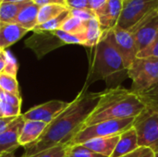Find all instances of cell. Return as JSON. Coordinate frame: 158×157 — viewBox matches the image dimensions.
Here are the masks:
<instances>
[{
	"instance_id": "obj_17",
	"label": "cell",
	"mask_w": 158,
	"mask_h": 157,
	"mask_svg": "<svg viewBox=\"0 0 158 157\" xmlns=\"http://www.w3.org/2000/svg\"><path fill=\"white\" fill-rule=\"evenodd\" d=\"M35 33L40 34L41 38L40 39L37 38L34 41V43H29L28 46L32 48L39 57L56 49V47H59L64 44L54 34L53 31H44V32H35Z\"/></svg>"
},
{
	"instance_id": "obj_18",
	"label": "cell",
	"mask_w": 158,
	"mask_h": 157,
	"mask_svg": "<svg viewBox=\"0 0 158 157\" xmlns=\"http://www.w3.org/2000/svg\"><path fill=\"white\" fill-rule=\"evenodd\" d=\"M20 96L0 90V110L4 118H17L21 116Z\"/></svg>"
},
{
	"instance_id": "obj_16",
	"label": "cell",
	"mask_w": 158,
	"mask_h": 157,
	"mask_svg": "<svg viewBox=\"0 0 158 157\" xmlns=\"http://www.w3.org/2000/svg\"><path fill=\"white\" fill-rule=\"evenodd\" d=\"M139 146L138 143V136L136 130L133 127L124 131L120 134L118 142L115 147V150L111 157H121L125 155H128L134 150H136Z\"/></svg>"
},
{
	"instance_id": "obj_39",
	"label": "cell",
	"mask_w": 158,
	"mask_h": 157,
	"mask_svg": "<svg viewBox=\"0 0 158 157\" xmlns=\"http://www.w3.org/2000/svg\"><path fill=\"white\" fill-rule=\"evenodd\" d=\"M0 157H16L14 155L13 153H5V154H2L0 155Z\"/></svg>"
},
{
	"instance_id": "obj_7",
	"label": "cell",
	"mask_w": 158,
	"mask_h": 157,
	"mask_svg": "<svg viewBox=\"0 0 158 157\" xmlns=\"http://www.w3.org/2000/svg\"><path fill=\"white\" fill-rule=\"evenodd\" d=\"M156 11L158 0H124L117 27L129 31Z\"/></svg>"
},
{
	"instance_id": "obj_35",
	"label": "cell",
	"mask_w": 158,
	"mask_h": 157,
	"mask_svg": "<svg viewBox=\"0 0 158 157\" xmlns=\"http://www.w3.org/2000/svg\"><path fill=\"white\" fill-rule=\"evenodd\" d=\"M108 0H88V8L93 11H97L101 7H103Z\"/></svg>"
},
{
	"instance_id": "obj_38",
	"label": "cell",
	"mask_w": 158,
	"mask_h": 157,
	"mask_svg": "<svg viewBox=\"0 0 158 157\" xmlns=\"http://www.w3.org/2000/svg\"><path fill=\"white\" fill-rule=\"evenodd\" d=\"M6 64V50H0V74L4 72Z\"/></svg>"
},
{
	"instance_id": "obj_33",
	"label": "cell",
	"mask_w": 158,
	"mask_h": 157,
	"mask_svg": "<svg viewBox=\"0 0 158 157\" xmlns=\"http://www.w3.org/2000/svg\"><path fill=\"white\" fill-rule=\"evenodd\" d=\"M155 154L152 150L146 147H138L133 152L121 157H154Z\"/></svg>"
},
{
	"instance_id": "obj_11",
	"label": "cell",
	"mask_w": 158,
	"mask_h": 157,
	"mask_svg": "<svg viewBox=\"0 0 158 157\" xmlns=\"http://www.w3.org/2000/svg\"><path fill=\"white\" fill-rule=\"evenodd\" d=\"M123 3L124 0H108L103 7L94 12L105 34L117 27L123 8Z\"/></svg>"
},
{
	"instance_id": "obj_12",
	"label": "cell",
	"mask_w": 158,
	"mask_h": 157,
	"mask_svg": "<svg viewBox=\"0 0 158 157\" xmlns=\"http://www.w3.org/2000/svg\"><path fill=\"white\" fill-rule=\"evenodd\" d=\"M24 124L21 116L16 118L2 132H0V155L5 153H13L19 147V137Z\"/></svg>"
},
{
	"instance_id": "obj_44",
	"label": "cell",
	"mask_w": 158,
	"mask_h": 157,
	"mask_svg": "<svg viewBox=\"0 0 158 157\" xmlns=\"http://www.w3.org/2000/svg\"><path fill=\"white\" fill-rule=\"evenodd\" d=\"M64 157H69V156H68V155H66V156H64Z\"/></svg>"
},
{
	"instance_id": "obj_31",
	"label": "cell",
	"mask_w": 158,
	"mask_h": 157,
	"mask_svg": "<svg viewBox=\"0 0 158 157\" xmlns=\"http://www.w3.org/2000/svg\"><path fill=\"white\" fill-rule=\"evenodd\" d=\"M69 14L73 17H76L83 21H88L96 18L94 11L90 8H82V9H69Z\"/></svg>"
},
{
	"instance_id": "obj_40",
	"label": "cell",
	"mask_w": 158,
	"mask_h": 157,
	"mask_svg": "<svg viewBox=\"0 0 158 157\" xmlns=\"http://www.w3.org/2000/svg\"><path fill=\"white\" fill-rule=\"evenodd\" d=\"M20 1H24V0H5L4 2H20Z\"/></svg>"
},
{
	"instance_id": "obj_30",
	"label": "cell",
	"mask_w": 158,
	"mask_h": 157,
	"mask_svg": "<svg viewBox=\"0 0 158 157\" xmlns=\"http://www.w3.org/2000/svg\"><path fill=\"white\" fill-rule=\"evenodd\" d=\"M137 57H157L158 58V33L153 42L143 50L138 53Z\"/></svg>"
},
{
	"instance_id": "obj_24",
	"label": "cell",
	"mask_w": 158,
	"mask_h": 157,
	"mask_svg": "<svg viewBox=\"0 0 158 157\" xmlns=\"http://www.w3.org/2000/svg\"><path fill=\"white\" fill-rule=\"evenodd\" d=\"M69 16V9L64 11L59 16L44 22L42 24L36 25V27L32 30L34 32H44V31H54L59 30L65 19Z\"/></svg>"
},
{
	"instance_id": "obj_41",
	"label": "cell",
	"mask_w": 158,
	"mask_h": 157,
	"mask_svg": "<svg viewBox=\"0 0 158 157\" xmlns=\"http://www.w3.org/2000/svg\"><path fill=\"white\" fill-rule=\"evenodd\" d=\"M4 1H5V0H0V6L4 3Z\"/></svg>"
},
{
	"instance_id": "obj_9",
	"label": "cell",
	"mask_w": 158,
	"mask_h": 157,
	"mask_svg": "<svg viewBox=\"0 0 158 157\" xmlns=\"http://www.w3.org/2000/svg\"><path fill=\"white\" fill-rule=\"evenodd\" d=\"M69 104L60 100H52L29 109L21 114V117L24 120L41 121L48 125L68 107Z\"/></svg>"
},
{
	"instance_id": "obj_23",
	"label": "cell",
	"mask_w": 158,
	"mask_h": 157,
	"mask_svg": "<svg viewBox=\"0 0 158 157\" xmlns=\"http://www.w3.org/2000/svg\"><path fill=\"white\" fill-rule=\"evenodd\" d=\"M69 8H68L65 6H61V5H44L40 6L39 8V12H38V18H37V23L38 24H42L44 23L57 16H59L61 13H63L64 11L68 10ZM37 24V25H38Z\"/></svg>"
},
{
	"instance_id": "obj_25",
	"label": "cell",
	"mask_w": 158,
	"mask_h": 157,
	"mask_svg": "<svg viewBox=\"0 0 158 157\" xmlns=\"http://www.w3.org/2000/svg\"><path fill=\"white\" fill-rule=\"evenodd\" d=\"M146 108L158 111V81L149 89L138 94Z\"/></svg>"
},
{
	"instance_id": "obj_13",
	"label": "cell",
	"mask_w": 158,
	"mask_h": 157,
	"mask_svg": "<svg viewBox=\"0 0 158 157\" xmlns=\"http://www.w3.org/2000/svg\"><path fill=\"white\" fill-rule=\"evenodd\" d=\"M29 31L19 24L0 22V50H6L21 39Z\"/></svg>"
},
{
	"instance_id": "obj_34",
	"label": "cell",
	"mask_w": 158,
	"mask_h": 157,
	"mask_svg": "<svg viewBox=\"0 0 158 157\" xmlns=\"http://www.w3.org/2000/svg\"><path fill=\"white\" fill-rule=\"evenodd\" d=\"M66 6L69 9L88 8V0H66Z\"/></svg>"
},
{
	"instance_id": "obj_6",
	"label": "cell",
	"mask_w": 158,
	"mask_h": 157,
	"mask_svg": "<svg viewBox=\"0 0 158 157\" xmlns=\"http://www.w3.org/2000/svg\"><path fill=\"white\" fill-rule=\"evenodd\" d=\"M132 127L136 130L139 146L158 154V111L145 107L134 118Z\"/></svg>"
},
{
	"instance_id": "obj_8",
	"label": "cell",
	"mask_w": 158,
	"mask_h": 157,
	"mask_svg": "<svg viewBox=\"0 0 158 157\" xmlns=\"http://www.w3.org/2000/svg\"><path fill=\"white\" fill-rule=\"evenodd\" d=\"M112 43L119 53L127 68L133 63L138 55V49L132 33L118 27L106 32Z\"/></svg>"
},
{
	"instance_id": "obj_20",
	"label": "cell",
	"mask_w": 158,
	"mask_h": 157,
	"mask_svg": "<svg viewBox=\"0 0 158 157\" xmlns=\"http://www.w3.org/2000/svg\"><path fill=\"white\" fill-rule=\"evenodd\" d=\"M31 0H24L20 2H4L0 6V22L13 23L20 10L29 5Z\"/></svg>"
},
{
	"instance_id": "obj_10",
	"label": "cell",
	"mask_w": 158,
	"mask_h": 157,
	"mask_svg": "<svg viewBox=\"0 0 158 157\" xmlns=\"http://www.w3.org/2000/svg\"><path fill=\"white\" fill-rule=\"evenodd\" d=\"M134 37L138 53L146 48L158 33V11L129 30Z\"/></svg>"
},
{
	"instance_id": "obj_29",
	"label": "cell",
	"mask_w": 158,
	"mask_h": 157,
	"mask_svg": "<svg viewBox=\"0 0 158 157\" xmlns=\"http://www.w3.org/2000/svg\"><path fill=\"white\" fill-rule=\"evenodd\" d=\"M54 34L64 43V44H81L83 45L85 44L84 38L79 35L71 34L67 31H64L62 30H56L53 31Z\"/></svg>"
},
{
	"instance_id": "obj_42",
	"label": "cell",
	"mask_w": 158,
	"mask_h": 157,
	"mask_svg": "<svg viewBox=\"0 0 158 157\" xmlns=\"http://www.w3.org/2000/svg\"><path fill=\"white\" fill-rule=\"evenodd\" d=\"M0 118H4L3 115H2V113H1V110H0Z\"/></svg>"
},
{
	"instance_id": "obj_26",
	"label": "cell",
	"mask_w": 158,
	"mask_h": 157,
	"mask_svg": "<svg viewBox=\"0 0 158 157\" xmlns=\"http://www.w3.org/2000/svg\"><path fill=\"white\" fill-rule=\"evenodd\" d=\"M0 90L16 96H20L17 78L7 73L3 72L0 74Z\"/></svg>"
},
{
	"instance_id": "obj_43",
	"label": "cell",
	"mask_w": 158,
	"mask_h": 157,
	"mask_svg": "<svg viewBox=\"0 0 158 157\" xmlns=\"http://www.w3.org/2000/svg\"><path fill=\"white\" fill-rule=\"evenodd\" d=\"M154 157H158V154H156V155H155V156Z\"/></svg>"
},
{
	"instance_id": "obj_14",
	"label": "cell",
	"mask_w": 158,
	"mask_h": 157,
	"mask_svg": "<svg viewBox=\"0 0 158 157\" xmlns=\"http://www.w3.org/2000/svg\"><path fill=\"white\" fill-rule=\"evenodd\" d=\"M46 127L47 124L44 122L34 121V120H24V124L19 137V145L25 147L36 142L42 136Z\"/></svg>"
},
{
	"instance_id": "obj_15",
	"label": "cell",
	"mask_w": 158,
	"mask_h": 157,
	"mask_svg": "<svg viewBox=\"0 0 158 157\" xmlns=\"http://www.w3.org/2000/svg\"><path fill=\"white\" fill-rule=\"evenodd\" d=\"M119 136L120 135L94 138V139H91V140L81 143V145H83L87 149H89L94 153H97L99 155H102L104 156L111 157L114 150H115V147L118 142Z\"/></svg>"
},
{
	"instance_id": "obj_5",
	"label": "cell",
	"mask_w": 158,
	"mask_h": 157,
	"mask_svg": "<svg viewBox=\"0 0 158 157\" xmlns=\"http://www.w3.org/2000/svg\"><path fill=\"white\" fill-rule=\"evenodd\" d=\"M134 118H124L99 122L97 124L82 128L68 143L69 146L81 144L91 139L110 137L122 134L133 126Z\"/></svg>"
},
{
	"instance_id": "obj_27",
	"label": "cell",
	"mask_w": 158,
	"mask_h": 157,
	"mask_svg": "<svg viewBox=\"0 0 158 157\" xmlns=\"http://www.w3.org/2000/svg\"><path fill=\"white\" fill-rule=\"evenodd\" d=\"M69 147V145L67 143H60L30 157H64L67 155Z\"/></svg>"
},
{
	"instance_id": "obj_21",
	"label": "cell",
	"mask_w": 158,
	"mask_h": 157,
	"mask_svg": "<svg viewBox=\"0 0 158 157\" xmlns=\"http://www.w3.org/2000/svg\"><path fill=\"white\" fill-rule=\"evenodd\" d=\"M105 33L101 29V26L96 18L86 21V31H85V45L86 47H94L96 45L101 39L104 37Z\"/></svg>"
},
{
	"instance_id": "obj_32",
	"label": "cell",
	"mask_w": 158,
	"mask_h": 157,
	"mask_svg": "<svg viewBox=\"0 0 158 157\" xmlns=\"http://www.w3.org/2000/svg\"><path fill=\"white\" fill-rule=\"evenodd\" d=\"M6 64L4 73H7L16 77L17 70H18V64H17L15 57L7 51H6Z\"/></svg>"
},
{
	"instance_id": "obj_1",
	"label": "cell",
	"mask_w": 158,
	"mask_h": 157,
	"mask_svg": "<svg viewBox=\"0 0 158 157\" xmlns=\"http://www.w3.org/2000/svg\"><path fill=\"white\" fill-rule=\"evenodd\" d=\"M100 93H92L83 86L68 107L49 123L42 136L33 143L24 147L21 157H30L60 143H69L79 132L90 114L96 106Z\"/></svg>"
},
{
	"instance_id": "obj_2",
	"label": "cell",
	"mask_w": 158,
	"mask_h": 157,
	"mask_svg": "<svg viewBox=\"0 0 158 157\" xmlns=\"http://www.w3.org/2000/svg\"><path fill=\"white\" fill-rule=\"evenodd\" d=\"M144 108L145 105L138 94L132 93L130 89H126L121 85L107 88L101 92L96 106L82 128L103 121L134 118Z\"/></svg>"
},
{
	"instance_id": "obj_4",
	"label": "cell",
	"mask_w": 158,
	"mask_h": 157,
	"mask_svg": "<svg viewBox=\"0 0 158 157\" xmlns=\"http://www.w3.org/2000/svg\"><path fill=\"white\" fill-rule=\"evenodd\" d=\"M131 80V91L140 94L153 86L158 81L157 57H136L128 68Z\"/></svg>"
},
{
	"instance_id": "obj_3",
	"label": "cell",
	"mask_w": 158,
	"mask_h": 157,
	"mask_svg": "<svg viewBox=\"0 0 158 157\" xmlns=\"http://www.w3.org/2000/svg\"><path fill=\"white\" fill-rule=\"evenodd\" d=\"M128 78V68L106 33L101 41L91 48L89 72L84 86L89 88L97 81H105L107 88H113L119 86L120 82Z\"/></svg>"
},
{
	"instance_id": "obj_36",
	"label": "cell",
	"mask_w": 158,
	"mask_h": 157,
	"mask_svg": "<svg viewBox=\"0 0 158 157\" xmlns=\"http://www.w3.org/2000/svg\"><path fill=\"white\" fill-rule=\"evenodd\" d=\"M32 2L36 5H38L39 6H44V5H61V6H66V0H32ZM68 7V6H67ZM69 8V7H68Z\"/></svg>"
},
{
	"instance_id": "obj_19",
	"label": "cell",
	"mask_w": 158,
	"mask_h": 157,
	"mask_svg": "<svg viewBox=\"0 0 158 157\" xmlns=\"http://www.w3.org/2000/svg\"><path fill=\"white\" fill-rule=\"evenodd\" d=\"M40 6L36 4H34L31 0V2L24 6L19 15L16 18L15 22L22 26L23 28L27 29L28 31H32L37 23V18H38V12H39Z\"/></svg>"
},
{
	"instance_id": "obj_28",
	"label": "cell",
	"mask_w": 158,
	"mask_h": 157,
	"mask_svg": "<svg viewBox=\"0 0 158 157\" xmlns=\"http://www.w3.org/2000/svg\"><path fill=\"white\" fill-rule=\"evenodd\" d=\"M66 155L69 157H106L87 149L81 144H75L69 146Z\"/></svg>"
},
{
	"instance_id": "obj_37",
	"label": "cell",
	"mask_w": 158,
	"mask_h": 157,
	"mask_svg": "<svg viewBox=\"0 0 158 157\" xmlns=\"http://www.w3.org/2000/svg\"><path fill=\"white\" fill-rule=\"evenodd\" d=\"M18 118V117H17ZM16 118H0V132H2Z\"/></svg>"
},
{
	"instance_id": "obj_22",
	"label": "cell",
	"mask_w": 158,
	"mask_h": 157,
	"mask_svg": "<svg viewBox=\"0 0 158 157\" xmlns=\"http://www.w3.org/2000/svg\"><path fill=\"white\" fill-rule=\"evenodd\" d=\"M60 30L67 31L71 34L79 35L84 38L85 41V31H86V21H83L76 17L69 16L65 19L60 27ZM85 45V44H84Z\"/></svg>"
}]
</instances>
